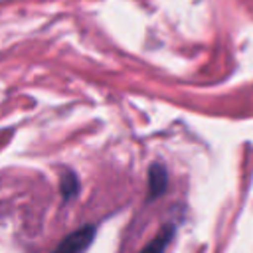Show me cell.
Listing matches in <instances>:
<instances>
[{
    "instance_id": "obj_2",
    "label": "cell",
    "mask_w": 253,
    "mask_h": 253,
    "mask_svg": "<svg viewBox=\"0 0 253 253\" xmlns=\"http://www.w3.org/2000/svg\"><path fill=\"white\" fill-rule=\"evenodd\" d=\"M168 186V172L160 166V164H154L148 172V194L150 198H158Z\"/></svg>"
},
{
    "instance_id": "obj_3",
    "label": "cell",
    "mask_w": 253,
    "mask_h": 253,
    "mask_svg": "<svg viewBox=\"0 0 253 253\" xmlns=\"http://www.w3.org/2000/svg\"><path fill=\"white\" fill-rule=\"evenodd\" d=\"M172 235H174V229H172V227H162V231H160L140 253H162V251L166 249V245L170 243Z\"/></svg>"
},
{
    "instance_id": "obj_4",
    "label": "cell",
    "mask_w": 253,
    "mask_h": 253,
    "mask_svg": "<svg viewBox=\"0 0 253 253\" xmlns=\"http://www.w3.org/2000/svg\"><path fill=\"white\" fill-rule=\"evenodd\" d=\"M61 190H63V196L65 198H73L79 190V184H77V178L73 172H65L61 176Z\"/></svg>"
},
{
    "instance_id": "obj_1",
    "label": "cell",
    "mask_w": 253,
    "mask_h": 253,
    "mask_svg": "<svg viewBox=\"0 0 253 253\" xmlns=\"http://www.w3.org/2000/svg\"><path fill=\"white\" fill-rule=\"evenodd\" d=\"M95 237V227L91 225H85V227H79L77 231H73L71 235H67L53 253H85L87 247L91 245Z\"/></svg>"
}]
</instances>
